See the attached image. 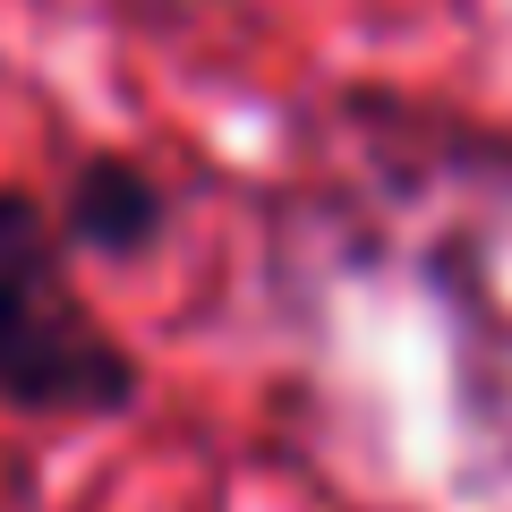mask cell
I'll return each mask as SVG.
<instances>
[{"label":"cell","instance_id":"cell-1","mask_svg":"<svg viewBox=\"0 0 512 512\" xmlns=\"http://www.w3.org/2000/svg\"><path fill=\"white\" fill-rule=\"evenodd\" d=\"M137 402V359L77 299L35 197H0V410L103 419Z\"/></svg>","mask_w":512,"mask_h":512},{"label":"cell","instance_id":"cell-2","mask_svg":"<svg viewBox=\"0 0 512 512\" xmlns=\"http://www.w3.org/2000/svg\"><path fill=\"white\" fill-rule=\"evenodd\" d=\"M60 222H69L77 248H94V256L120 265V256H146L154 239H163L171 197H163V180H154L146 163H128V154H94V163L69 180Z\"/></svg>","mask_w":512,"mask_h":512}]
</instances>
